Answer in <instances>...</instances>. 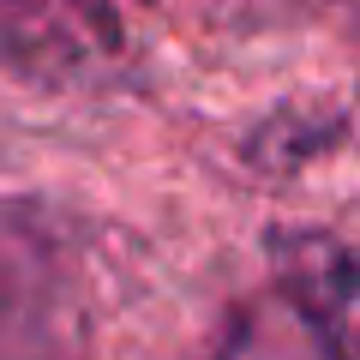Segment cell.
Returning a JSON list of instances; mask_svg holds the SVG:
<instances>
[{"label":"cell","mask_w":360,"mask_h":360,"mask_svg":"<svg viewBox=\"0 0 360 360\" xmlns=\"http://www.w3.org/2000/svg\"><path fill=\"white\" fill-rule=\"evenodd\" d=\"M270 264H276V283L312 319V330L330 336L348 319V307L360 300V258L348 240H336L319 222H288V229H270L264 240Z\"/></svg>","instance_id":"cell-1"}]
</instances>
